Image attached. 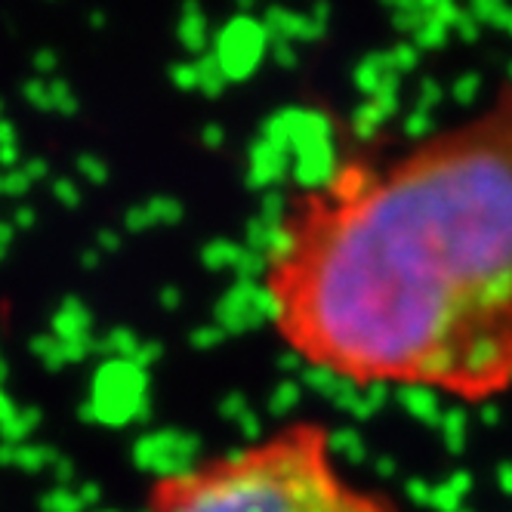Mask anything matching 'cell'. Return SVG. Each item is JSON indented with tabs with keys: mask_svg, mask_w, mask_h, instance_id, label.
<instances>
[{
	"mask_svg": "<svg viewBox=\"0 0 512 512\" xmlns=\"http://www.w3.org/2000/svg\"><path fill=\"white\" fill-rule=\"evenodd\" d=\"M260 294L278 343L355 389H512V84L405 149L290 195Z\"/></svg>",
	"mask_w": 512,
	"mask_h": 512,
	"instance_id": "obj_1",
	"label": "cell"
},
{
	"mask_svg": "<svg viewBox=\"0 0 512 512\" xmlns=\"http://www.w3.org/2000/svg\"><path fill=\"white\" fill-rule=\"evenodd\" d=\"M145 512H401L343 469L334 429L297 417L186 466L155 472Z\"/></svg>",
	"mask_w": 512,
	"mask_h": 512,
	"instance_id": "obj_2",
	"label": "cell"
}]
</instances>
